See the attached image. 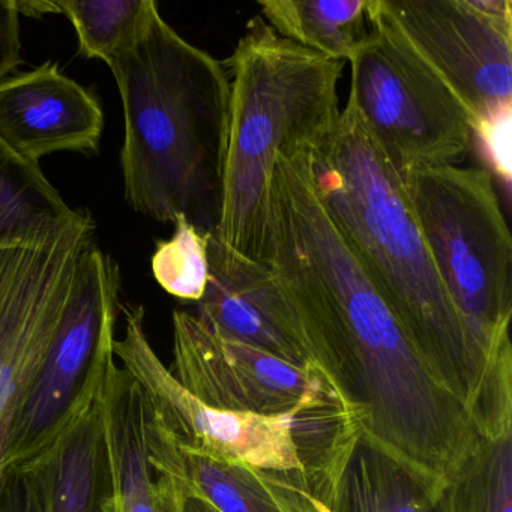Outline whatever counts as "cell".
<instances>
[{
    "label": "cell",
    "mask_w": 512,
    "mask_h": 512,
    "mask_svg": "<svg viewBox=\"0 0 512 512\" xmlns=\"http://www.w3.org/2000/svg\"><path fill=\"white\" fill-rule=\"evenodd\" d=\"M313 148L278 155L269 262L314 367L359 425L416 466L451 479L478 443L466 404L422 361L320 194Z\"/></svg>",
    "instance_id": "obj_1"
},
{
    "label": "cell",
    "mask_w": 512,
    "mask_h": 512,
    "mask_svg": "<svg viewBox=\"0 0 512 512\" xmlns=\"http://www.w3.org/2000/svg\"><path fill=\"white\" fill-rule=\"evenodd\" d=\"M107 65L124 106L128 205L160 223L185 218L203 235L217 232L230 119L223 62L184 40L157 8Z\"/></svg>",
    "instance_id": "obj_2"
},
{
    "label": "cell",
    "mask_w": 512,
    "mask_h": 512,
    "mask_svg": "<svg viewBox=\"0 0 512 512\" xmlns=\"http://www.w3.org/2000/svg\"><path fill=\"white\" fill-rule=\"evenodd\" d=\"M317 188L374 289L433 376L472 409L491 359L458 313L431 259L401 176L347 100L313 151Z\"/></svg>",
    "instance_id": "obj_3"
},
{
    "label": "cell",
    "mask_w": 512,
    "mask_h": 512,
    "mask_svg": "<svg viewBox=\"0 0 512 512\" xmlns=\"http://www.w3.org/2000/svg\"><path fill=\"white\" fill-rule=\"evenodd\" d=\"M223 65L230 119L215 233L242 256L268 265L275 163L295 149H316L334 131L344 62L280 37L254 17Z\"/></svg>",
    "instance_id": "obj_4"
},
{
    "label": "cell",
    "mask_w": 512,
    "mask_h": 512,
    "mask_svg": "<svg viewBox=\"0 0 512 512\" xmlns=\"http://www.w3.org/2000/svg\"><path fill=\"white\" fill-rule=\"evenodd\" d=\"M431 259L488 358L511 343L512 238L493 175L437 166L401 176Z\"/></svg>",
    "instance_id": "obj_5"
},
{
    "label": "cell",
    "mask_w": 512,
    "mask_h": 512,
    "mask_svg": "<svg viewBox=\"0 0 512 512\" xmlns=\"http://www.w3.org/2000/svg\"><path fill=\"white\" fill-rule=\"evenodd\" d=\"M125 334L113 350L139 383L155 416L181 445L274 472L308 473L358 424L353 410L268 418L214 409L194 397L155 353L142 305L121 304Z\"/></svg>",
    "instance_id": "obj_6"
},
{
    "label": "cell",
    "mask_w": 512,
    "mask_h": 512,
    "mask_svg": "<svg viewBox=\"0 0 512 512\" xmlns=\"http://www.w3.org/2000/svg\"><path fill=\"white\" fill-rule=\"evenodd\" d=\"M367 22L461 104L472 130L512 116L511 0H367Z\"/></svg>",
    "instance_id": "obj_7"
},
{
    "label": "cell",
    "mask_w": 512,
    "mask_h": 512,
    "mask_svg": "<svg viewBox=\"0 0 512 512\" xmlns=\"http://www.w3.org/2000/svg\"><path fill=\"white\" fill-rule=\"evenodd\" d=\"M121 272L92 242L77 268L67 310L20 413L10 470L46 454L98 400L115 362Z\"/></svg>",
    "instance_id": "obj_8"
},
{
    "label": "cell",
    "mask_w": 512,
    "mask_h": 512,
    "mask_svg": "<svg viewBox=\"0 0 512 512\" xmlns=\"http://www.w3.org/2000/svg\"><path fill=\"white\" fill-rule=\"evenodd\" d=\"M88 212L35 247L0 251V488L20 413L61 325L86 248Z\"/></svg>",
    "instance_id": "obj_9"
},
{
    "label": "cell",
    "mask_w": 512,
    "mask_h": 512,
    "mask_svg": "<svg viewBox=\"0 0 512 512\" xmlns=\"http://www.w3.org/2000/svg\"><path fill=\"white\" fill-rule=\"evenodd\" d=\"M350 64L349 98L400 176L457 166L472 151V121L433 77L371 31Z\"/></svg>",
    "instance_id": "obj_10"
},
{
    "label": "cell",
    "mask_w": 512,
    "mask_h": 512,
    "mask_svg": "<svg viewBox=\"0 0 512 512\" xmlns=\"http://www.w3.org/2000/svg\"><path fill=\"white\" fill-rule=\"evenodd\" d=\"M170 371L206 406L227 412L296 419L350 409L316 367H298L221 338L187 311L173 313Z\"/></svg>",
    "instance_id": "obj_11"
},
{
    "label": "cell",
    "mask_w": 512,
    "mask_h": 512,
    "mask_svg": "<svg viewBox=\"0 0 512 512\" xmlns=\"http://www.w3.org/2000/svg\"><path fill=\"white\" fill-rule=\"evenodd\" d=\"M308 512H460L449 479L386 448L356 425L308 473Z\"/></svg>",
    "instance_id": "obj_12"
},
{
    "label": "cell",
    "mask_w": 512,
    "mask_h": 512,
    "mask_svg": "<svg viewBox=\"0 0 512 512\" xmlns=\"http://www.w3.org/2000/svg\"><path fill=\"white\" fill-rule=\"evenodd\" d=\"M208 265V284L196 316L212 332L298 367H314L271 266L242 256L217 233L208 236Z\"/></svg>",
    "instance_id": "obj_13"
},
{
    "label": "cell",
    "mask_w": 512,
    "mask_h": 512,
    "mask_svg": "<svg viewBox=\"0 0 512 512\" xmlns=\"http://www.w3.org/2000/svg\"><path fill=\"white\" fill-rule=\"evenodd\" d=\"M104 113L94 94L46 62L0 82V139L40 164L55 152L91 154L100 146Z\"/></svg>",
    "instance_id": "obj_14"
},
{
    "label": "cell",
    "mask_w": 512,
    "mask_h": 512,
    "mask_svg": "<svg viewBox=\"0 0 512 512\" xmlns=\"http://www.w3.org/2000/svg\"><path fill=\"white\" fill-rule=\"evenodd\" d=\"M146 445L157 469L181 479L220 512H308V475L259 469L181 445L155 416L151 404Z\"/></svg>",
    "instance_id": "obj_15"
},
{
    "label": "cell",
    "mask_w": 512,
    "mask_h": 512,
    "mask_svg": "<svg viewBox=\"0 0 512 512\" xmlns=\"http://www.w3.org/2000/svg\"><path fill=\"white\" fill-rule=\"evenodd\" d=\"M112 476V512H181L182 482L149 460V404L139 383L116 361L100 395Z\"/></svg>",
    "instance_id": "obj_16"
},
{
    "label": "cell",
    "mask_w": 512,
    "mask_h": 512,
    "mask_svg": "<svg viewBox=\"0 0 512 512\" xmlns=\"http://www.w3.org/2000/svg\"><path fill=\"white\" fill-rule=\"evenodd\" d=\"M22 469L34 482L41 512H112L100 397L46 454Z\"/></svg>",
    "instance_id": "obj_17"
},
{
    "label": "cell",
    "mask_w": 512,
    "mask_h": 512,
    "mask_svg": "<svg viewBox=\"0 0 512 512\" xmlns=\"http://www.w3.org/2000/svg\"><path fill=\"white\" fill-rule=\"evenodd\" d=\"M41 172L0 139V251L35 247L79 218Z\"/></svg>",
    "instance_id": "obj_18"
},
{
    "label": "cell",
    "mask_w": 512,
    "mask_h": 512,
    "mask_svg": "<svg viewBox=\"0 0 512 512\" xmlns=\"http://www.w3.org/2000/svg\"><path fill=\"white\" fill-rule=\"evenodd\" d=\"M262 19L280 37L349 62L370 34L367 0H260Z\"/></svg>",
    "instance_id": "obj_19"
},
{
    "label": "cell",
    "mask_w": 512,
    "mask_h": 512,
    "mask_svg": "<svg viewBox=\"0 0 512 512\" xmlns=\"http://www.w3.org/2000/svg\"><path fill=\"white\" fill-rule=\"evenodd\" d=\"M55 7L74 26L80 53L109 64L136 41L158 5L154 0H58Z\"/></svg>",
    "instance_id": "obj_20"
},
{
    "label": "cell",
    "mask_w": 512,
    "mask_h": 512,
    "mask_svg": "<svg viewBox=\"0 0 512 512\" xmlns=\"http://www.w3.org/2000/svg\"><path fill=\"white\" fill-rule=\"evenodd\" d=\"M449 481L460 512H512V425L478 433Z\"/></svg>",
    "instance_id": "obj_21"
},
{
    "label": "cell",
    "mask_w": 512,
    "mask_h": 512,
    "mask_svg": "<svg viewBox=\"0 0 512 512\" xmlns=\"http://www.w3.org/2000/svg\"><path fill=\"white\" fill-rule=\"evenodd\" d=\"M175 235L155 245L152 272L157 283L175 298L199 302L208 284V236L176 218Z\"/></svg>",
    "instance_id": "obj_22"
},
{
    "label": "cell",
    "mask_w": 512,
    "mask_h": 512,
    "mask_svg": "<svg viewBox=\"0 0 512 512\" xmlns=\"http://www.w3.org/2000/svg\"><path fill=\"white\" fill-rule=\"evenodd\" d=\"M23 64L16 0H0V82Z\"/></svg>",
    "instance_id": "obj_23"
},
{
    "label": "cell",
    "mask_w": 512,
    "mask_h": 512,
    "mask_svg": "<svg viewBox=\"0 0 512 512\" xmlns=\"http://www.w3.org/2000/svg\"><path fill=\"white\" fill-rule=\"evenodd\" d=\"M0 512H41L37 490L25 469L8 472L0 488Z\"/></svg>",
    "instance_id": "obj_24"
},
{
    "label": "cell",
    "mask_w": 512,
    "mask_h": 512,
    "mask_svg": "<svg viewBox=\"0 0 512 512\" xmlns=\"http://www.w3.org/2000/svg\"><path fill=\"white\" fill-rule=\"evenodd\" d=\"M181 481V479H179ZM182 482V481H181ZM181 512H220L208 500L203 499L199 494L191 491L187 485L182 482V503Z\"/></svg>",
    "instance_id": "obj_25"
}]
</instances>
